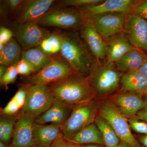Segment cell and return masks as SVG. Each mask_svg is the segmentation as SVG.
<instances>
[{"instance_id":"44","label":"cell","mask_w":147,"mask_h":147,"mask_svg":"<svg viewBox=\"0 0 147 147\" xmlns=\"http://www.w3.org/2000/svg\"><path fill=\"white\" fill-rule=\"evenodd\" d=\"M0 147H9V145L0 142Z\"/></svg>"},{"instance_id":"37","label":"cell","mask_w":147,"mask_h":147,"mask_svg":"<svg viewBox=\"0 0 147 147\" xmlns=\"http://www.w3.org/2000/svg\"><path fill=\"white\" fill-rule=\"evenodd\" d=\"M50 147H79V146L69 142L61 134Z\"/></svg>"},{"instance_id":"46","label":"cell","mask_w":147,"mask_h":147,"mask_svg":"<svg viewBox=\"0 0 147 147\" xmlns=\"http://www.w3.org/2000/svg\"><path fill=\"white\" fill-rule=\"evenodd\" d=\"M31 147H36L35 146H32Z\"/></svg>"},{"instance_id":"30","label":"cell","mask_w":147,"mask_h":147,"mask_svg":"<svg viewBox=\"0 0 147 147\" xmlns=\"http://www.w3.org/2000/svg\"><path fill=\"white\" fill-rule=\"evenodd\" d=\"M18 75L16 65L9 67L5 74L0 79L1 86L3 87L6 90L8 89V85L15 82Z\"/></svg>"},{"instance_id":"40","label":"cell","mask_w":147,"mask_h":147,"mask_svg":"<svg viewBox=\"0 0 147 147\" xmlns=\"http://www.w3.org/2000/svg\"><path fill=\"white\" fill-rule=\"evenodd\" d=\"M138 70L142 75L147 78V59Z\"/></svg>"},{"instance_id":"21","label":"cell","mask_w":147,"mask_h":147,"mask_svg":"<svg viewBox=\"0 0 147 147\" xmlns=\"http://www.w3.org/2000/svg\"><path fill=\"white\" fill-rule=\"evenodd\" d=\"M121 92H131L143 95L147 86V78L138 70L123 74L121 80Z\"/></svg>"},{"instance_id":"34","label":"cell","mask_w":147,"mask_h":147,"mask_svg":"<svg viewBox=\"0 0 147 147\" xmlns=\"http://www.w3.org/2000/svg\"><path fill=\"white\" fill-rule=\"evenodd\" d=\"M27 97V91L26 86L22 84L18 88L15 95L13 96L14 100L19 106L20 109H22L26 103Z\"/></svg>"},{"instance_id":"10","label":"cell","mask_w":147,"mask_h":147,"mask_svg":"<svg viewBox=\"0 0 147 147\" xmlns=\"http://www.w3.org/2000/svg\"><path fill=\"white\" fill-rule=\"evenodd\" d=\"M13 31V37L20 45L22 50L39 47L44 38L51 32L44 28L37 22L16 24Z\"/></svg>"},{"instance_id":"36","label":"cell","mask_w":147,"mask_h":147,"mask_svg":"<svg viewBox=\"0 0 147 147\" xmlns=\"http://www.w3.org/2000/svg\"><path fill=\"white\" fill-rule=\"evenodd\" d=\"M13 37V32L4 27L0 28V43L5 45Z\"/></svg>"},{"instance_id":"7","label":"cell","mask_w":147,"mask_h":147,"mask_svg":"<svg viewBox=\"0 0 147 147\" xmlns=\"http://www.w3.org/2000/svg\"><path fill=\"white\" fill-rule=\"evenodd\" d=\"M98 115L110 123L121 141L131 147H144L131 133L128 119L121 114L108 98L100 100Z\"/></svg>"},{"instance_id":"14","label":"cell","mask_w":147,"mask_h":147,"mask_svg":"<svg viewBox=\"0 0 147 147\" xmlns=\"http://www.w3.org/2000/svg\"><path fill=\"white\" fill-rule=\"evenodd\" d=\"M139 1L106 0L98 4L80 8L85 17L105 13H121L127 14L133 12Z\"/></svg>"},{"instance_id":"13","label":"cell","mask_w":147,"mask_h":147,"mask_svg":"<svg viewBox=\"0 0 147 147\" xmlns=\"http://www.w3.org/2000/svg\"><path fill=\"white\" fill-rule=\"evenodd\" d=\"M131 92H120L108 98L119 112L127 119L135 117L147 104V97Z\"/></svg>"},{"instance_id":"32","label":"cell","mask_w":147,"mask_h":147,"mask_svg":"<svg viewBox=\"0 0 147 147\" xmlns=\"http://www.w3.org/2000/svg\"><path fill=\"white\" fill-rule=\"evenodd\" d=\"M16 69L18 74L26 77L32 75L35 73L32 66L26 61L21 59L16 64Z\"/></svg>"},{"instance_id":"28","label":"cell","mask_w":147,"mask_h":147,"mask_svg":"<svg viewBox=\"0 0 147 147\" xmlns=\"http://www.w3.org/2000/svg\"><path fill=\"white\" fill-rule=\"evenodd\" d=\"M104 0H64L58 2L57 7H75L80 8L86 6L94 5L102 2Z\"/></svg>"},{"instance_id":"43","label":"cell","mask_w":147,"mask_h":147,"mask_svg":"<svg viewBox=\"0 0 147 147\" xmlns=\"http://www.w3.org/2000/svg\"><path fill=\"white\" fill-rule=\"evenodd\" d=\"M117 147H131L130 146L127 144H126L125 143H124V142H121H121H120L119 144L118 145V146H117Z\"/></svg>"},{"instance_id":"17","label":"cell","mask_w":147,"mask_h":147,"mask_svg":"<svg viewBox=\"0 0 147 147\" xmlns=\"http://www.w3.org/2000/svg\"><path fill=\"white\" fill-rule=\"evenodd\" d=\"M73 107L55 98L50 108L35 119V123L40 124L55 123L61 125L71 115Z\"/></svg>"},{"instance_id":"42","label":"cell","mask_w":147,"mask_h":147,"mask_svg":"<svg viewBox=\"0 0 147 147\" xmlns=\"http://www.w3.org/2000/svg\"><path fill=\"white\" fill-rule=\"evenodd\" d=\"M79 147H106L103 145L97 144H85L79 145Z\"/></svg>"},{"instance_id":"25","label":"cell","mask_w":147,"mask_h":147,"mask_svg":"<svg viewBox=\"0 0 147 147\" xmlns=\"http://www.w3.org/2000/svg\"><path fill=\"white\" fill-rule=\"evenodd\" d=\"M94 123L102 134L105 147H117L118 146L120 140L108 121L98 115Z\"/></svg>"},{"instance_id":"22","label":"cell","mask_w":147,"mask_h":147,"mask_svg":"<svg viewBox=\"0 0 147 147\" xmlns=\"http://www.w3.org/2000/svg\"><path fill=\"white\" fill-rule=\"evenodd\" d=\"M106 60L115 63L133 48L124 32L119 35L108 43Z\"/></svg>"},{"instance_id":"27","label":"cell","mask_w":147,"mask_h":147,"mask_svg":"<svg viewBox=\"0 0 147 147\" xmlns=\"http://www.w3.org/2000/svg\"><path fill=\"white\" fill-rule=\"evenodd\" d=\"M62 33L57 31L51 32L44 38L40 45L45 53L50 55L60 53L62 46Z\"/></svg>"},{"instance_id":"11","label":"cell","mask_w":147,"mask_h":147,"mask_svg":"<svg viewBox=\"0 0 147 147\" xmlns=\"http://www.w3.org/2000/svg\"><path fill=\"white\" fill-rule=\"evenodd\" d=\"M124 33L132 46L147 53V22L134 12L126 16Z\"/></svg>"},{"instance_id":"6","label":"cell","mask_w":147,"mask_h":147,"mask_svg":"<svg viewBox=\"0 0 147 147\" xmlns=\"http://www.w3.org/2000/svg\"><path fill=\"white\" fill-rule=\"evenodd\" d=\"M85 18L80 9L53 7L37 23L44 26L56 27L74 31L79 30Z\"/></svg>"},{"instance_id":"26","label":"cell","mask_w":147,"mask_h":147,"mask_svg":"<svg viewBox=\"0 0 147 147\" xmlns=\"http://www.w3.org/2000/svg\"><path fill=\"white\" fill-rule=\"evenodd\" d=\"M20 112L12 115L0 117V142L9 145L13 135L14 126Z\"/></svg>"},{"instance_id":"5","label":"cell","mask_w":147,"mask_h":147,"mask_svg":"<svg viewBox=\"0 0 147 147\" xmlns=\"http://www.w3.org/2000/svg\"><path fill=\"white\" fill-rule=\"evenodd\" d=\"M77 73L59 53L54 55L51 62L41 70L30 76L23 77V84L49 85Z\"/></svg>"},{"instance_id":"39","label":"cell","mask_w":147,"mask_h":147,"mask_svg":"<svg viewBox=\"0 0 147 147\" xmlns=\"http://www.w3.org/2000/svg\"><path fill=\"white\" fill-rule=\"evenodd\" d=\"M137 139L139 143L144 147H147V135H140Z\"/></svg>"},{"instance_id":"3","label":"cell","mask_w":147,"mask_h":147,"mask_svg":"<svg viewBox=\"0 0 147 147\" xmlns=\"http://www.w3.org/2000/svg\"><path fill=\"white\" fill-rule=\"evenodd\" d=\"M62 33V46L60 54L78 73L87 76L94 57L77 32Z\"/></svg>"},{"instance_id":"38","label":"cell","mask_w":147,"mask_h":147,"mask_svg":"<svg viewBox=\"0 0 147 147\" xmlns=\"http://www.w3.org/2000/svg\"><path fill=\"white\" fill-rule=\"evenodd\" d=\"M136 117L147 123V104L137 113Z\"/></svg>"},{"instance_id":"15","label":"cell","mask_w":147,"mask_h":147,"mask_svg":"<svg viewBox=\"0 0 147 147\" xmlns=\"http://www.w3.org/2000/svg\"><path fill=\"white\" fill-rule=\"evenodd\" d=\"M35 118L20 113L14 126L9 147H31L34 146Z\"/></svg>"},{"instance_id":"41","label":"cell","mask_w":147,"mask_h":147,"mask_svg":"<svg viewBox=\"0 0 147 147\" xmlns=\"http://www.w3.org/2000/svg\"><path fill=\"white\" fill-rule=\"evenodd\" d=\"M8 67L3 64H0V79H1L5 74Z\"/></svg>"},{"instance_id":"2","label":"cell","mask_w":147,"mask_h":147,"mask_svg":"<svg viewBox=\"0 0 147 147\" xmlns=\"http://www.w3.org/2000/svg\"><path fill=\"white\" fill-rule=\"evenodd\" d=\"M123 73L115 63L94 59L87 76L96 97L108 96L119 88Z\"/></svg>"},{"instance_id":"4","label":"cell","mask_w":147,"mask_h":147,"mask_svg":"<svg viewBox=\"0 0 147 147\" xmlns=\"http://www.w3.org/2000/svg\"><path fill=\"white\" fill-rule=\"evenodd\" d=\"M100 100L97 98L73 106L71 115L61 125V132L64 138L76 134L94 122L98 115Z\"/></svg>"},{"instance_id":"16","label":"cell","mask_w":147,"mask_h":147,"mask_svg":"<svg viewBox=\"0 0 147 147\" xmlns=\"http://www.w3.org/2000/svg\"><path fill=\"white\" fill-rule=\"evenodd\" d=\"M55 0H27L23 8L15 17L16 24L37 22L53 8Z\"/></svg>"},{"instance_id":"19","label":"cell","mask_w":147,"mask_h":147,"mask_svg":"<svg viewBox=\"0 0 147 147\" xmlns=\"http://www.w3.org/2000/svg\"><path fill=\"white\" fill-rule=\"evenodd\" d=\"M147 59V53L133 47L115 63L117 68L124 73L138 70Z\"/></svg>"},{"instance_id":"35","label":"cell","mask_w":147,"mask_h":147,"mask_svg":"<svg viewBox=\"0 0 147 147\" xmlns=\"http://www.w3.org/2000/svg\"><path fill=\"white\" fill-rule=\"evenodd\" d=\"M133 12L141 16L147 22V0L139 1Z\"/></svg>"},{"instance_id":"24","label":"cell","mask_w":147,"mask_h":147,"mask_svg":"<svg viewBox=\"0 0 147 147\" xmlns=\"http://www.w3.org/2000/svg\"><path fill=\"white\" fill-rule=\"evenodd\" d=\"M21 47L16 40L13 38L6 43L0 51V64L7 67L17 64L21 60Z\"/></svg>"},{"instance_id":"31","label":"cell","mask_w":147,"mask_h":147,"mask_svg":"<svg viewBox=\"0 0 147 147\" xmlns=\"http://www.w3.org/2000/svg\"><path fill=\"white\" fill-rule=\"evenodd\" d=\"M130 129L133 131L144 135H147V123L135 116L128 119Z\"/></svg>"},{"instance_id":"23","label":"cell","mask_w":147,"mask_h":147,"mask_svg":"<svg viewBox=\"0 0 147 147\" xmlns=\"http://www.w3.org/2000/svg\"><path fill=\"white\" fill-rule=\"evenodd\" d=\"M54 55H49L45 53L39 46L22 50L21 59L28 61L32 66L36 73L50 63Z\"/></svg>"},{"instance_id":"20","label":"cell","mask_w":147,"mask_h":147,"mask_svg":"<svg viewBox=\"0 0 147 147\" xmlns=\"http://www.w3.org/2000/svg\"><path fill=\"white\" fill-rule=\"evenodd\" d=\"M65 139L78 145L97 144L105 146L102 134L94 123Z\"/></svg>"},{"instance_id":"18","label":"cell","mask_w":147,"mask_h":147,"mask_svg":"<svg viewBox=\"0 0 147 147\" xmlns=\"http://www.w3.org/2000/svg\"><path fill=\"white\" fill-rule=\"evenodd\" d=\"M61 134V125L40 124L35 123L33 129L34 146L50 147Z\"/></svg>"},{"instance_id":"45","label":"cell","mask_w":147,"mask_h":147,"mask_svg":"<svg viewBox=\"0 0 147 147\" xmlns=\"http://www.w3.org/2000/svg\"><path fill=\"white\" fill-rule=\"evenodd\" d=\"M143 95L147 97V86L143 92Z\"/></svg>"},{"instance_id":"1","label":"cell","mask_w":147,"mask_h":147,"mask_svg":"<svg viewBox=\"0 0 147 147\" xmlns=\"http://www.w3.org/2000/svg\"><path fill=\"white\" fill-rule=\"evenodd\" d=\"M55 98L72 106L96 98L88 76L77 73L49 85Z\"/></svg>"},{"instance_id":"8","label":"cell","mask_w":147,"mask_h":147,"mask_svg":"<svg viewBox=\"0 0 147 147\" xmlns=\"http://www.w3.org/2000/svg\"><path fill=\"white\" fill-rule=\"evenodd\" d=\"M24 84L26 88L27 97L26 103L20 113L35 119L50 108L55 98L49 85Z\"/></svg>"},{"instance_id":"12","label":"cell","mask_w":147,"mask_h":147,"mask_svg":"<svg viewBox=\"0 0 147 147\" xmlns=\"http://www.w3.org/2000/svg\"><path fill=\"white\" fill-rule=\"evenodd\" d=\"M79 35L95 59L99 60L106 59L108 43L87 18L79 30Z\"/></svg>"},{"instance_id":"9","label":"cell","mask_w":147,"mask_h":147,"mask_svg":"<svg viewBox=\"0 0 147 147\" xmlns=\"http://www.w3.org/2000/svg\"><path fill=\"white\" fill-rule=\"evenodd\" d=\"M128 14L121 13H105L87 16L97 32L107 43L124 32L125 24Z\"/></svg>"},{"instance_id":"33","label":"cell","mask_w":147,"mask_h":147,"mask_svg":"<svg viewBox=\"0 0 147 147\" xmlns=\"http://www.w3.org/2000/svg\"><path fill=\"white\" fill-rule=\"evenodd\" d=\"M21 109L13 97L3 108H1L0 111L1 116L12 115L20 112Z\"/></svg>"},{"instance_id":"29","label":"cell","mask_w":147,"mask_h":147,"mask_svg":"<svg viewBox=\"0 0 147 147\" xmlns=\"http://www.w3.org/2000/svg\"><path fill=\"white\" fill-rule=\"evenodd\" d=\"M26 1L24 0H6L1 1V9L6 11L10 14L16 16L21 11Z\"/></svg>"}]
</instances>
